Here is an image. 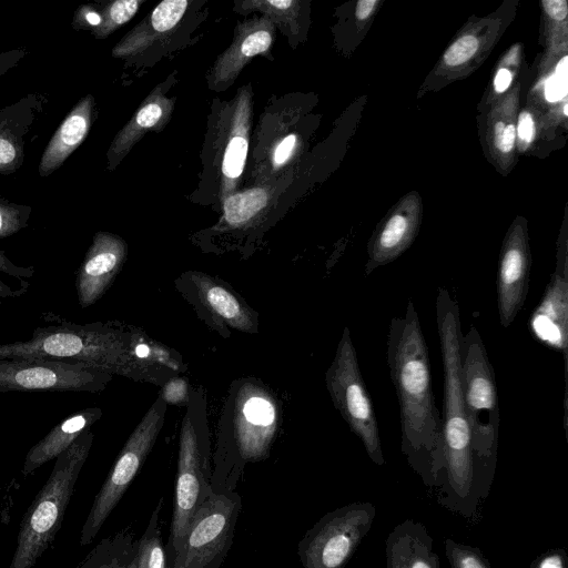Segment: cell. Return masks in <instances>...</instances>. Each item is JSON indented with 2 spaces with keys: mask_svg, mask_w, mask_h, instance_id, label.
Masks as SVG:
<instances>
[{
  "mask_svg": "<svg viewBox=\"0 0 568 568\" xmlns=\"http://www.w3.org/2000/svg\"><path fill=\"white\" fill-rule=\"evenodd\" d=\"M272 21L264 17L240 24L230 48L217 59L212 70L215 85L233 81L255 55L266 52L273 42Z\"/></svg>",
  "mask_w": 568,
  "mask_h": 568,
  "instance_id": "2e32d148",
  "label": "cell"
},
{
  "mask_svg": "<svg viewBox=\"0 0 568 568\" xmlns=\"http://www.w3.org/2000/svg\"><path fill=\"white\" fill-rule=\"evenodd\" d=\"M129 568H134V557H133V560L131 561Z\"/></svg>",
  "mask_w": 568,
  "mask_h": 568,
  "instance_id": "f6af8a7d",
  "label": "cell"
},
{
  "mask_svg": "<svg viewBox=\"0 0 568 568\" xmlns=\"http://www.w3.org/2000/svg\"><path fill=\"white\" fill-rule=\"evenodd\" d=\"M234 425L235 455L227 493L235 491L245 463L267 458L277 428L275 400L261 387H242L236 399Z\"/></svg>",
  "mask_w": 568,
  "mask_h": 568,
  "instance_id": "7c38bea8",
  "label": "cell"
},
{
  "mask_svg": "<svg viewBox=\"0 0 568 568\" xmlns=\"http://www.w3.org/2000/svg\"><path fill=\"white\" fill-rule=\"evenodd\" d=\"M517 133L520 140L527 143L534 138L535 125L531 115L528 112H523L519 115Z\"/></svg>",
  "mask_w": 568,
  "mask_h": 568,
  "instance_id": "60d3db41",
  "label": "cell"
},
{
  "mask_svg": "<svg viewBox=\"0 0 568 568\" xmlns=\"http://www.w3.org/2000/svg\"><path fill=\"white\" fill-rule=\"evenodd\" d=\"M191 280L199 298L213 315L241 332L252 334L256 331L254 313L229 288L203 273H193Z\"/></svg>",
  "mask_w": 568,
  "mask_h": 568,
  "instance_id": "7402d4cb",
  "label": "cell"
},
{
  "mask_svg": "<svg viewBox=\"0 0 568 568\" xmlns=\"http://www.w3.org/2000/svg\"><path fill=\"white\" fill-rule=\"evenodd\" d=\"M247 148L248 140L246 130L242 126L239 129L236 134L230 138L225 148L222 162V172L224 176L230 180H235L242 174L245 165Z\"/></svg>",
  "mask_w": 568,
  "mask_h": 568,
  "instance_id": "f1b7e54d",
  "label": "cell"
},
{
  "mask_svg": "<svg viewBox=\"0 0 568 568\" xmlns=\"http://www.w3.org/2000/svg\"><path fill=\"white\" fill-rule=\"evenodd\" d=\"M531 334L544 345L559 352L564 361L565 393L567 406V361H568V274L566 258L558 261L550 276L538 307L528 323Z\"/></svg>",
  "mask_w": 568,
  "mask_h": 568,
  "instance_id": "4fadbf2b",
  "label": "cell"
},
{
  "mask_svg": "<svg viewBox=\"0 0 568 568\" xmlns=\"http://www.w3.org/2000/svg\"><path fill=\"white\" fill-rule=\"evenodd\" d=\"M112 374L84 364L42 358H0V393L90 392L105 388Z\"/></svg>",
  "mask_w": 568,
  "mask_h": 568,
  "instance_id": "8fae6325",
  "label": "cell"
},
{
  "mask_svg": "<svg viewBox=\"0 0 568 568\" xmlns=\"http://www.w3.org/2000/svg\"><path fill=\"white\" fill-rule=\"evenodd\" d=\"M511 82V73L507 69H500L494 81L495 90L498 93L506 91Z\"/></svg>",
  "mask_w": 568,
  "mask_h": 568,
  "instance_id": "7bdbcfd3",
  "label": "cell"
},
{
  "mask_svg": "<svg viewBox=\"0 0 568 568\" xmlns=\"http://www.w3.org/2000/svg\"><path fill=\"white\" fill-rule=\"evenodd\" d=\"M530 568H568V557L564 549H549L530 565Z\"/></svg>",
  "mask_w": 568,
  "mask_h": 568,
  "instance_id": "d590c367",
  "label": "cell"
},
{
  "mask_svg": "<svg viewBox=\"0 0 568 568\" xmlns=\"http://www.w3.org/2000/svg\"><path fill=\"white\" fill-rule=\"evenodd\" d=\"M213 493L209 449L186 414L180 434L173 514L165 545L172 565L193 517Z\"/></svg>",
  "mask_w": 568,
  "mask_h": 568,
  "instance_id": "9c48e42d",
  "label": "cell"
},
{
  "mask_svg": "<svg viewBox=\"0 0 568 568\" xmlns=\"http://www.w3.org/2000/svg\"><path fill=\"white\" fill-rule=\"evenodd\" d=\"M172 109L173 102L154 91L114 138L108 152L109 169L116 166L148 130L164 124Z\"/></svg>",
  "mask_w": 568,
  "mask_h": 568,
  "instance_id": "603a6c76",
  "label": "cell"
},
{
  "mask_svg": "<svg viewBox=\"0 0 568 568\" xmlns=\"http://www.w3.org/2000/svg\"><path fill=\"white\" fill-rule=\"evenodd\" d=\"M126 243L109 232H97L83 262L77 271L75 290L79 305L87 308L108 291L126 258Z\"/></svg>",
  "mask_w": 568,
  "mask_h": 568,
  "instance_id": "5bb4252c",
  "label": "cell"
},
{
  "mask_svg": "<svg viewBox=\"0 0 568 568\" xmlns=\"http://www.w3.org/2000/svg\"><path fill=\"white\" fill-rule=\"evenodd\" d=\"M58 323L38 326L29 341L0 344V358H42L84 364L112 375L141 378L146 365L129 349V333L110 323Z\"/></svg>",
  "mask_w": 568,
  "mask_h": 568,
  "instance_id": "3957f363",
  "label": "cell"
},
{
  "mask_svg": "<svg viewBox=\"0 0 568 568\" xmlns=\"http://www.w3.org/2000/svg\"><path fill=\"white\" fill-rule=\"evenodd\" d=\"M541 4L546 13L554 20L561 21L568 13L565 0H542Z\"/></svg>",
  "mask_w": 568,
  "mask_h": 568,
  "instance_id": "ab89813d",
  "label": "cell"
},
{
  "mask_svg": "<svg viewBox=\"0 0 568 568\" xmlns=\"http://www.w3.org/2000/svg\"><path fill=\"white\" fill-rule=\"evenodd\" d=\"M31 207L0 196V239L11 236L28 225Z\"/></svg>",
  "mask_w": 568,
  "mask_h": 568,
  "instance_id": "4dcf8cb0",
  "label": "cell"
},
{
  "mask_svg": "<svg viewBox=\"0 0 568 568\" xmlns=\"http://www.w3.org/2000/svg\"><path fill=\"white\" fill-rule=\"evenodd\" d=\"M142 2L140 0H116L101 12V22L91 32L97 39L106 38L119 27L132 19Z\"/></svg>",
  "mask_w": 568,
  "mask_h": 568,
  "instance_id": "83f0119b",
  "label": "cell"
},
{
  "mask_svg": "<svg viewBox=\"0 0 568 568\" xmlns=\"http://www.w3.org/2000/svg\"><path fill=\"white\" fill-rule=\"evenodd\" d=\"M459 357L474 476L480 499H486L496 470L500 419L494 369L475 326H470L466 334H462Z\"/></svg>",
  "mask_w": 568,
  "mask_h": 568,
  "instance_id": "277c9868",
  "label": "cell"
},
{
  "mask_svg": "<svg viewBox=\"0 0 568 568\" xmlns=\"http://www.w3.org/2000/svg\"><path fill=\"white\" fill-rule=\"evenodd\" d=\"M165 410L166 403L159 396L125 442L94 498L81 530L80 545H88L95 538L138 475L164 424Z\"/></svg>",
  "mask_w": 568,
  "mask_h": 568,
  "instance_id": "ba28073f",
  "label": "cell"
},
{
  "mask_svg": "<svg viewBox=\"0 0 568 568\" xmlns=\"http://www.w3.org/2000/svg\"><path fill=\"white\" fill-rule=\"evenodd\" d=\"M244 6H251L264 11L270 20L272 18L277 21L291 22L295 14L297 2L292 0L250 1L245 2Z\"/></svg>",
  "mask_w": 568,
  "mask_h": 568,
  "instance_id": "d6a6232c",
  "label": "cell"
},
{
  "mask_svg": "<svg viewBox=\"0 0 568 568\" xmlns=\"http://www.w3.org/2000/svg\"><path fill=\"white\" fill-rule=\"evenodd\" d=\"M564 112L567 115V104L564 105Z\"/></svg>",
  "mask_w": 568,
  "mask_h": 568,
  "instance_id": "bcb514c9",
  "label": "cell"
},
{
  "mask_svg": "<svg viewBox=\"0 0 568 568\" xmlns=\"http://www.w3.org/2000/svg\"><path fill=\"white\" fill-rule=\"evenodd\" d=\"M135 541L129 530L103 539L78 568H129Z\"/></svg>",
  "mask_w": 568,
  "mask_h": 568,
  "instance_id": "d4e9b609",
  "label": "cell"
},
{
  "mask_svg": "<svg viewBox=\"0 0 568 568\" xmlns=\"http://www.w3.org/2000/svg\"><path fill=\"white\" fill-rule=\"evenodd\" d=\"M530 257L524 239L513 237L504 247L497 273V307L503 327H508L524 306L529 287Z\"/></svg>",
  "mask_w": 568,
  "mask_h": 568,
  "instance_id": "9a60e30c",
  "label": "cell"
},
{
  "mask_svg": "<svg viewBox=\"0 0 568 568\" xmlns=\"http://www.w3.org/2000/svg\"><path fill=\"white\" fill-rule=\"evenodd\" d=\"M387 364L399 405L400 452L423 483L438 489L444 471L443 422L432 390L428 347L410 300L404 316L390 321Z\"/></svg>",
  "mask_w": 568,
  "mask_h": 568,
  "instance_id": "6da1fadb",
  "label": "cell"
},
{
  "mask_svg": "<svg viewBox=\"0 0 568 568\" xmlns=\"http://www.w3.org/2000/svg\"><path fill=\"white\" fill-rule=\"evenodd\" d=\"M436 323L444 368V471L436 498L443 507L471 518L481 499L474 476L470 430L460 382V312L445 287L437 292Z\"/></svg>",
  "mask_w": 568,
  "mask_h": 568,
  "instance_id": "7a4b0ae2",
  "label": "cell"
},
{
  "mask_svg": "<svg viewBox=\"0 0 568 568\" xmlns=\"http://www.w3.org/2000/svg\"><path fill=\"white\" fill-rule=\"evenodd\" d=\"M376 0H361L356 6V17L359 20L366 19L374 9Z\"/></svg>",
  "mask_w": 568,
  "mask_h": 568,
  "instance_id": "ee69618b",
  "label": "cell"
},
{
  "mask_svg": "<svg viewBox=\"0 0 568 568\" xmlns=\"http://www.w3.org/2000/svg\"><path fill=\"white\" fill-rule=\"evenodd\" d=\"M94 99L88 94L65 115L50 139L39 164V174L48 176L58 170L85 140L93 121Z\"/></svg>",
  "mask_w": 568,
  "mask_h": 568,
  "instance_id": "ac0fdd59",
  "label": "cell"
},
{
  "mask_svg": "<svg viewBox=\"0 0 568 568\" xmlns=\"http://www.w3.org/2000/svg\"><path fill=\"white\" fill-rule=\"evenodd\" d=\"M162 506L163 498H160L149 518L144 532L135 541L134 568H173L161 534L160 514Z\"/></svg>",
  "mask_w": 568,
  "mask_h": 568,
  "instance_id": "cb8c5ba5",
  "label": "cell"
},
{
  "mask_svg": "<svg viewBox=\"0 0 568 568\" xmlns=\"http://www.w3.org/2000/svg\"><path fill=\"white\" fill-rule=\"evenodd\" d=\"M36 270L33 266H19L10 261L0 250V304L8 298L24 295L30 287V278Z\"/></svg>",
  "mask_w": 568,
  "mask_h": 568,
  "instance_id": "4316f807",
  "label": "cell"
},
{
  "mask_svg": "<svg viewBox=\"0 0 568 568\" xmlns=\"http://www.w3.org/2000/svg\"><path fill=\"white\" fill-rule=\"evenodd\" d=\"M93 442L90 429L55 458L53 469L24 514L8 568H32L62 525L74 485Z\"/></svg>",
  "mask_w": 568,
  "mask_h": 568,
  "instance_id": "5b68a950",
  "label": "cell"
},
{
  "mask_svg": "<svg viewBox=\"0 0 568 568\" xmlns=\"http://www.w3.org/2000/svg\"><path fill=\"white\" fill-rule=\"evenodd\" d=\"M478 49V40L474 36H464L456 40L445 52L446 64L456 67L469 60Z\"/></svg>",
  "mask_w": 568,
  "mask_h": 568,
  "instance_id": "1f68e13d",
  "label": "cell"
},
{
  "mask_svg": "<svg viewBox=\"0 0 568 568\" xmlns=\"http://www.w3.org/2000/svg\"><path fill=\"white\" fill-rule=\"evenodd\" d=\"M267 202L264 189H250L229 196L224 203V216L230 225L239 226L255 216Z\"/></svg>",
  "mask_w": 568,
  "mask_h": 568,
  "instance_id": "484cf974",
  "label": "cell"
},
{
  "mask_svg": "<svg viewBox=\"0 0 568 568\" xmlns=\"http://www.w3.org/2000/svg\"><path fill=\"white\" fill-rule=\"evenodd\" d=\"M444 548L452 568H491L488 559L477 547L446 538Z\"/></svg>",
  "mask_w": 568,
  "mask_h": 568,
  "instance_id": "f546056e",
  "label": "cell"
},
{
  "mask_svg": "<svg viewBox=\"0 0 568 568\" xmlns=\"http://www.w3.org/2000/svg\"><path fill=\"white\" fill-rule=\"evenodd\" d=\"M39 98L28 97L0 110V174L16 172L24 160V136L41 111Z\"/></svg>",
  "mask_w": 568,
  "mask_h": 568,
  "instance_id": "d6986e66",
  "label": "cell"
},
{
  "mask_svg": "<svg viewBox=\"0 0 568 568\" xmlns=\"http://www.w3.org/2000/svg\"><path fill=\"white\" fill-rule=\"evenodd\" d=\"M187 4L186 0H165L159 3L148 18L126 33L113 48L112 55L115 58L133 55L163 38L176 27Z\"/></svg>",
  "mask_w": 568,
  "mask_h": 568,
  "instance_id": "44dd1931",
  "label": "cell"
},
{
  "mask_svg": "<svg viewBox=\"0 0 568 568\" xmlns=\"http://www.w3.org/2000/svg\"><path fill=\"white\" fill-rule=\"evenodd\" d=\"M335 408L361 439L369 459L385 464L373 402L363 379L348 327H344L335 356L325 374Z\"/></svg>",
  "mask_w": 568,
  "mask_h": 568,
  "instance_id": "8992f818",
  "label": "cell"
},
{
  "mask_svg": "<svg viewBox=\"0 0 568 568\" xmlns=\"http://www.w3.org/2000/svg\"><path fill=\"white\" fill-rule=\"evenodd\" d=\"M433 541L422 523L404 520L386 538V568H440Z\"/></svg>",
  "mask_w": 568,
  "mask_h": 568,
  "instance_id": "e0dca14e",
  "label": "cell"
},
{
  "mask_svg": "<svg viewBox=\"0 0 568 568\" xmlns=\"http://www.w3.org/2000/svg\"><path fill=\"white\" fill-rule=\"evenodd\" d=\"M23 55L24 52L20 50L0 53V75L17 64Z\"/></svg>",
  "mask_w": 568,
  "mask_h": 568,
  "instance_id": "b9f144b4",
  "label": "cell"
},
{
  "mask_svg": "<svg viewBox=\"0 0 568 568\" xmlns=\"http://www.w3.org/2000/svg\"><path fill=\"white\" fill-rule=\"evenodd\" d=\"M101 22V13H99L91 6H81L74 13L72 21L73 29H90L91 31L97 28Z\"/></svg>",
  "mask_w": 568,
  "mask_h": 568,
  "instance_id": "8d00e7d4",
  "label": "cell"
},
{
  "mask_svg": "<svg viewBox=\"0 0 568 568\" xmlns=\"http://www.w3.org/2000/svg\"><path fill=\"white\" fill-rule=\"evenodd\" d=\"M516 130L513 124L505 126L503 122H498L495 125V143L499 151L507 153L509 152L515 142Z\"/></svg>",
  "mask_w": 568,
  "mask_h": 568,
  "instance_id": "74e56055",
  "label": "cell"
},
{
  "mask_svg": "<svg viewBox=\"0 0 568 568\" xmlns=\"http://www.w3.org/2000/svg\"><path fill=\"white\" fill-rule=\"evenodd\" d=\"M546 98L548 101H557L567 93V58L557 65L556 73L546 82Z\"/></svg>",
  "mask_w": 568,
  "mask_h": 568,
  "instance_id": "836d02e7",
  "label": "cell"
},
{
  "mask_svg": "<svg viewBox=\"0 0 568 568\" xmlns=\"http://www.w3.org/2000/svg\"><path fill=\"white\" fill-rule=\"evenodd\" d=\"M101 415V408L90 407L77 412L60 422L47 436L30 448L24 458L22 474L27 476L44 463L57 458L67 450L82 433L90 429L91 425L94 424Z\"/></svg>",
  "mask_w": 568,
  "mask_h": 568,
  "instance_id": "ffe728a7",
  "label": "cell"
},
{
  "mask_svg": "<svg viewBox=\"0 0 568 568\" xmlns=\"http://www.w3.org/2000/svg\"><path fill=\"white\" fill-rule=\"evenodd\" d=\"M375 515L376 508L368 501L326 513L297 545L303 568H344L371 530Z\"/></svg>",
  "mask_w": 568,
  "mask_h": 568,
  "instance_id": "52a82bcc",
  "label": "cell"
},
{
  "mask_svg": "<svg viewBox=\"0 0 568 568\" xmlns=\"http://www.w3.org/2000/svg\"><path fill=\"white\" fill-rule=\"evenodd\" d=\"M296 144V135L291 134L284 138L276 146L274 152V164L282 165L291 156Z\"/></svg>",
  "mask_w": 568,
  "mask_h": 568,
  "instance_id": "f35d334b",
  "label": "cell"
},
{
  "mask_svg": "<svg viewBox=\"0 0 568 568\" xmlns=\"http://www.w3.org/2000/svg\"><path fill=\"white\" fill-rule=\"evenodd\" d=\"M241 508L236 491L213 493L193 517L173 568H221L233 544Z\"/></svg>",
  "mask_w": 568,
  "mask_h": 568,
  "instance_id": "30bf717a",
  "label": "cell"
},
{
  "mask_svg": "<svg viewBox=\"0 0 568 568\" xmlns=\"http://www.w3.org/2000/svg\"><path fill=\"white\" fill-rule=\"evenodd\" d=\"M168 404L182 405L187 400V384L182 378L170 379L162 389L160 395Z\"/></svg>",
  "mask_w": 568,
  "mask_h": 568,
  "instance_id": "e575fe53",
  "label": "cell"
}]
</instances>
